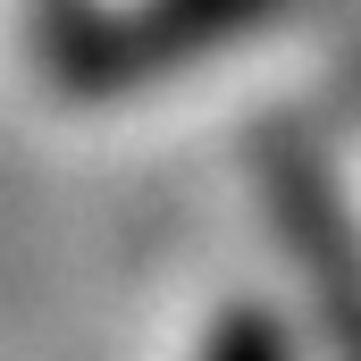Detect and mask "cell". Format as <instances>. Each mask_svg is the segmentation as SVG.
Listing matches in <instances>:
<instances>
[{
	"label": "cell",
	"mask_w": 361,
	"mask_h": 361,
	"mask_svg": "<svg viewBox=\"0 0 361 361\" xmlns=\"http://www.w3.org/2000/svg\"><path fill=\"white\" fill-rule=\"evenodd\" d=\"M269 8H277V0H160V8L135 17V25L85 34V42H76V76H85V85H118V76L169 68L177 51H202V42H219V34L269 17Z\"/></svg>",
	"instance_id": "6da1fadb"
},
{
	"label": "cell",
	"mask_w": 361,
	"mask_h": 361,
	"mask_svg": "<svg viewBox=\"0 0 361 361\" xmlns=\"http://www.w3.org/2000/svg\"><path fill=\"white\" fill-rule=\"evenodd\" d=\"M202 361H294V353H286V328L269 311H227Z\"/></svg>",
	"instance_id": "7a4b0ae2"
}]
</instances>
